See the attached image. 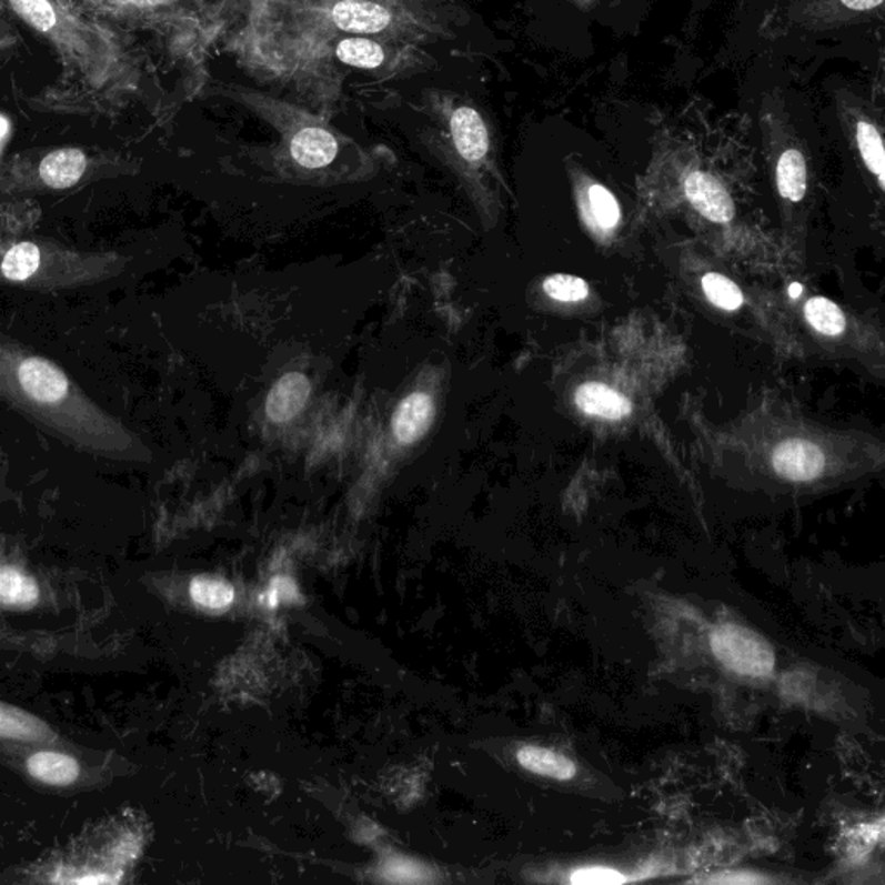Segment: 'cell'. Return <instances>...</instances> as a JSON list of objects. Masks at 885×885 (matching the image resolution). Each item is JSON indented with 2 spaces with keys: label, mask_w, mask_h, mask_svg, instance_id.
Wrapping results in <instances>:
<instances>
[{
  "label": "cell",
  "mask_w": 885,
  "mask_h": 885,
  "mask_svg": "<svg viewBox=\"0 0 885 885\" xmlns=\"http://www.w3.org/2000/svg\"><path fill=\"white\" fill-rule=\"evenodd\" d=\"M711 648L716 660L737 675L765 678L775 670V652L765 636L741 624H720L711 633Z\"/></svg>",
  "instance_id": "6da1fadb"
},
{
  "label": "cell",
  "mask_w": 885,
  "mask_h": 885,
  "mask_svg": "<svg viewBox=\"0 0 885 885\" xmlns=\"http://www.w3.org/2000/svg\"><path fill=\"white\" fill-rule=\"evenodd\" d=\"M450 135L462 160L471 164L486 160L492 148V137L486 120L474 105L455 102L445 110Z\"/></svg>",
  "instance_id": "7a4b0ae2"
},
{
  "label": "cell",
  "mask_w": 885,
  "mask_h": 885,
  "mask_svg": "<svg viewBox=\"0 0 885 885\" xmlns=\"http://www.w3.org/2000/svg\"><path fill=\"white\" fill-rule=\"evenodd\" d=\"M332 24L353 36H375L393 27L394 14L374 0H341L329 11Z\"/></svg>",
  "instance_id": "3957f363"
},
{
  "label": "cell",
  "mask_w": 885,
  "mask_h": 885,
  "mask_svg": "<svg viewBox=\"0 0 885 885\" xmlns=\"http://www.w3.org/2000/svg\"><path fill=\"white\" fill-rule=\"evenodd\" d=\"M289 152L300 167L319 170L335 160L340 152V141L328 127L300 123L289 137Z\"/></svg>",
  "instance_id": "277c9868"
},
{
  "label": "cell",
  "mask_w": 885,
  "mask_h": 885,
  "mask_svg": "<svg viewBox=\"0 0 885 885\" xmlns=\"http://www.w3.org/2000/svg\"><path fill=\"white\" fill-rule=\"evenodd\" d=\"M683 188L692 207L711 222L725 223L734 219V201L716 177L695 170L686 175Z\"/></svg>",
  "instance_id": "5b68a950"
},
{
  "label": "cell",
  "mask_w": 885,
  "mask_h": 885,
  "mask_svg": "<svg viewBox=\"0 0 885 885\" xmlns=\"http://www.w3.org/2000/svg\"><path fill=\"white\" fill-rule=\"evenodd\" d=\"M773 467L785 480L813 481L825 467L822 449L812 441L787 440L773 452Z\"/></svg>",
  "instance_id": "8992f818"
},
{
  "label": "cell",
  "mask_w": 885,
  "mask_h": 885,
  "mask_svg": "<svg viewBox=\"0 0 885 885\" xmlns=\"http://www.w3.org/2000/svg\"><path fill=\"white\" fill-rule=\"evenodd\" d=\"M21 388L30 399L40 403H56L68 393V379L54 363L43 359H28L18 371Z\"/></svg>",
  "instance_id": "52a82bcc"
},
{
  "label": "cell",
  "mask_w": 885,
  "mask_h": 885,
  "mask_svg": "<svg viewBox=\"0 0 885 885\" xmlns=\"http://www.w3.org/2000/svg\"><path fill=\"white\" fill-rule=\"evenodd\" d=\"M310 381L306 375H284L270 391L266 399V414L273 422H288L300 414L309 402Z\"/></svg>",
  "instance_id": "ba28073f"
},
{
  "label": "cell",
  "mask_w": 885,
  "mask_h": 885,
  "mask_svg": "<svg viewBox=\"0 0 885 885\" xmlns=\"http://www.w3.org/2000/svg\"><path fill=\"white\" fill-rule=\"evenodd\" d=\"M433 415L434 403L430 394H410L394 415V436L402 445H412L430 430Z\"/></svg>",
  "instance_id": "9c48e42d"
},
{
  "label": "cell",
  "mask_w": 885,
  "mask_h": 885,
  "mask_svg": "<svg viewBox=\"0 0 885 885\" xmlns=\"http://www.w3.org/2000/svg\"><path fill=\"white\" fill-rule=\"evenodd\" d=\"M576 405L585 414L611 419V421L626 418L632 412V403L628 399H624L623 394L601 383H586L582 388H577Z\"/></svg>",
  "instance_id": "30bf717a"
},
{
  "label": "cell",
  "mask_w": 885,
  "mask_h": 885,
  "mask_svg": "<svg viewBox=\"0 0 885 885\" xmlns=\"http://www.w3.org/2000/svg\"><path fill=\"white\" fill-rule=\"evenodd\" d=\"M87 158L80 149H58L43 158L40 177L52 189H68L86 173Z\"/></svg>",
  "instance_id": "8fae6325"
},
{
  "label": "cell",
  "mask_w": 885,
  "mask_h": 885,
  "mask_svg": "<svg viewBox=\"0 0 885 885\" xmlns=\"http://www.w3.org/2000/svg\"><path fill=\"white\" fill-rule=\"evenodd\" d=\"M517 761L527 772L554 781H571L576 775V765L570 757L536 745H526L523 750H519Z\"/></svg>",
  "instance_id": "7c38bea8"
},
{
  "label": "cell",
  "mask_w": 885,
  "mask_h": 885,
  "mask_svg": "<svg viewBox=\"0 0 885 885\" xmlns=\"http://www.w3.org/2000/svg\"><path fill=\"white\" fill-rule=\"evenodd\" d=\"M854 141L858 145L863 163L869 172L878 179V184L884 188L885 173V151L882 142L881 130L875 125L874 120L862 113H854Z\"/></svg>",
  "instance_id": "4fadbf2b"
},
{
  "label": "cell",
  "mask_w": 885,
  "mask_h": 885,
  "mask_svg": "<svg viewBox=\"0 0 885 885\" xmlns=\"http://www.w3.org/2000/svg\"><path fill=\"white\" fill-rule=\"evenodd\" d=\"M28 772L37 781L49 785H70L80 775L77 760L67 754L39 753L33 754L27 763Z\"/></svg>",
  "instance_id": "5bb4252c"
},
{
  "label": "cell",
  "mask_w": 885,
  "mask_h": 885,
  "mask_svg": "<svg viewBox=\"0 0 885 885\" xmlns=\"http://www.w3.org/2000/svg\"><path fill=\"white\" fill-rule=\"evenodd\" d=\"M776 185L782 198L788 201H801L806 194L807 168L803 152L788 148L776 161Z\"/></svg>",
  "instance_id": "9a60e30c"
},
{
  "label": "cell",
  "mask_w": 885,
  "mask_h": 885,
  "mask_svg": "<svg viewBox=\"0 0 885 885\" xmlns=\"http://www.w3.org/2000/svg\"><path fill=\"white\" fill-rule=\"evenodd\" d=\"M335 58L348 67L360 70H378L386 63V51L381 43L368 37H350L335 48Z\"/></svg>",
  "instance_id": "2e32d148"
},
{
  "label": "cell",
  "mask_w": 885,
  "mask_h": 885,
  "mask_svg": "<svg viewBox=\"0 0 885 885\" xmlns=\"http://www.w3.org/2000/svg\"><path fill=\"white\" fill-rule=\"evenodd\" d=\"M39 595V585L33 577L14 567H0V604L28 609L37 604Z\"/></svg>",
  "instance_id": "e0dca14e"
},
{
  "label": "cell",
  "mask_w": 885,
  "mask_h": 885,
  "mask_svg": "<svg viewBox=\"0 0 885 885\" xmlns=\"http://www.w3.org/2000/svg\"><path fill=\"white\" fill-rule=\"evenodd\" d=\"M191 597L200 607L213 613H223L234 602L235 592L231 583L219 576H198L191 583Z\"/></svg>",
  "instance_id": "ac0fdd59"
},
{
  "label": "cell",
  "mask_w": 885,
  "mask_h": 885,
  "mask_svg": "<svg viewBox=\"0 0 885 885\" xmlns=\"http://www.w3.org/2000/svg\"><path fill=\"white\" fill-rule=\"evenodd\" d=\"M381 877L394 884H430L434 882L433 869L424 863L405 856H391L381 866Z\"/></svg>",
  "instance_id": "d6986e66"
},
{
  "label": "cell",
  "mask_w": 885,
  "mask_h": 885,
  "mask_svg": "<svg viewBox=\"0 0 885 885\" xmlns=\"http://www.w3.org/2000/svg\"><path fill=\"white\" fill-rule=\"evenodd\" d=\"M40 250L33 242H20L12 247L2 262V273L9 281H27L39 270Z\"/></svg>",
  "instance_id": "ffe728a7"
},
{
  "label": "cell",
  "mask_w": 885,
  "mask_h": 885,
  "mask_svg": "<svg viewBox=\"0 0 885 885\" xmlns=\"http://www.w3.org/2000/svg\"><path fill=\"white\" fill-rule=\"evenodd\" d=\"M804 313L807 322L822 334L838 335L846 329V316L827 298H812L807 301Z\"/></svg>",
  "instance_id": "44dd1931"
},
{
  "label": "cell",
  "mask_w": 885,
  "mask_h": 885,
  "mask_svg": "<svg viewBox=\"0 0 885 885\" xmlns=\"http://www.w3.org/2000/svg\"><path fill=\"white\" fill-rule=\"evenodd\" d=\"M702 289L710 298L711 303L716 304L720 309L728 310V312L741 309L744 303V294L738 285L720 273H707L706 278L702 279Z\"/></svg>",
  "instance_id": "7402d4cb"
},
{
  "label": "cell",
  "mask_w": 885,
  "mask_h": 885,
  "mask_svg": "<svg viewBox=\"0 0 885 885\" xmlns=\"http://www.w3.org/2000/svg\"><path fill=\"white\" fill-rule=\"evenodd\" d=\"M589 207L593 219L597 220L604 229H614L620 222L621 211L613 192L604 185L592 184L589 188Z\"/></svg>",
  "instance_id": "603a6c76"
},
{
  "label": "cell",
  "mask_w": 885,
  "mask_h": 885,
  "mask_svg": "<svg viewBox=\"0 0 885 885\" xmlns=\"http://www.w3.org/2000/svg\"><path fill=\"white\" fill-rule=\"evenodd\" d=\"M543 289L549 296L557 301H583L589 296V284L583 279L566 275V273H555L545 279Z\"/></svg>",
  "instance_id": "cb8c5ba5"
},
{
  "label": "cell",
  "mask_w": 885,
  "mask_h": 885,
  "mask_svg": "<svg viewBox=\"0 0 885 885\" xmlns=\"http://www.w3.org/2000/svg\"><path fill=\"white\" fill-rule=\"evenodd\" d=\"M11 4L23 20L42 32H49L54 28L56 12L49 0H11Z\"/></svg>",
  "instance_id": "d4e9b609"
},
{
  "label": "cell",
  "mask_w": 885,
  "mask_h": 885,
  "mask_svg": "<svg viewBox=\"0 0 885 885\" xmlns=\"http://www.w3.org/2000/svg\"><path fill=\"white\" fill-rule=\"evenodd\" d=\"M628 881L621 872L607 866H586L571 875V882L576 885H614Z\"/></svg>",
  "instance_id": "484cf974"
},
{
  "label": "cell",
  "mask_w": 885,
  "mask_h": 885,
  "mask_svg": "<svg viewBox=\"0 0 885 885\" xmlns=\"http://www.w3.org/2000/svg\"><path fill=\"white\" fill-rule=\"evenodd\" d=\"M298 589L294 585L293 580H289V577H275L270 583L269 590L263 593L262 602L269 607H278L281 602H296Z\"/></svg>",
  "instance_id": "4316f807"
},
{
  "label": "cell",
  "mask_w": 885,
  "mask_h": 885,
  "mask_svg": "<svg viewBox=\"0 0 885 885\" xmlns=\"http://www.w3.org/2000/svg\"><path fill=\"white\" fill-rule=\"evenodd\" d=\"M706 882H711V884H763V882L770 881L760 875L737 874L720 875V877L707 878Z\"/></svg>",
  "instance_id": "83f0119b"
},
{
  "label": "cell",
  "mask_w": 885,
  "mask_h": 885,
  "mask_svg": "<svg viewBox=\"0 0 885 885\" xmlns=\"http://www.w3.org/2000/svg\"><path fill=\"white\" fill-rule=\"evenodd\" d=\"M838 4L849 12H869L881 8L884 0H838Z\"/></svg>",
  "instance_id": "f1b7e54d"
},
{
  "label": "cell",
  "mask_w": 885,
  "mask_h": 885,
  "mask_svg": "<svg viewBox=\"0 0 885 885\" xmlns=\"http://www.w3.org/2000/svg\"><path fill=\"white\" fill-rule=\"evenodd\" d=\"M788 294H791L792 300H797V298L803 294V285L794 282V284H791V288H788Z\"/></svg>",
  "instance_id": "f546056e"
},
{
  "label": "cell",
  "mask_w": 885,
  "mask_h": 885,
  "mask_svg": "<svg viewBox=\"0 0 885 885\" xmlns=\"http://www.w3.org/2000/svg\"><path fill=\"white\" fill-rule=\"evenodd\" d=\"M574 4L577 6L580 9H590L593 6L597 4V0H573Z\"/></svg>",
  "instance_id": "4dcf8cb0"
},
{
  "label": "cell",
  "mask_w": 885,
  "mask_h": 885,
  "mask_svg": "<svg viewBox=\"0 0 885 885\" xmlns=\"http://www.w3.org/2000/svg\"><path fill=\"white\" fill-rule=\"evenodd\" d=\"M9 130V121L6 120L4 117H0V139L8 133Z\"/></svg>",
  "instance_id": "1f68e13d"
}]
</instances>
